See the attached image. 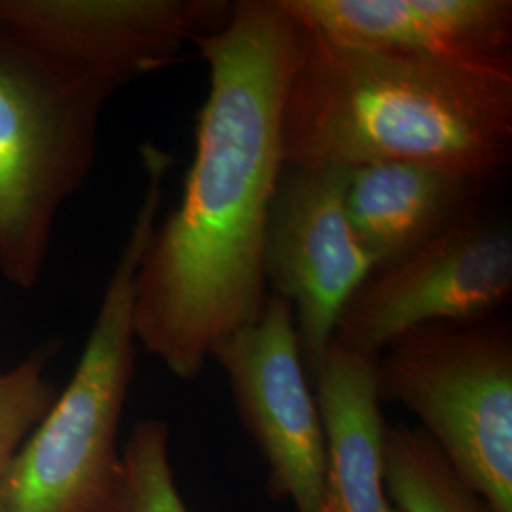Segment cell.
Returning <instances> with one entry per match:
<instances>
[{
    "label": "cell",
    "mask_w": 512,
    "mask_h": 512,
    "mask_svg": "<svg viewBox=\"0 0 512 512\" xmlns=\"http://www.w3.org/2000/svg\"><path fill=\"white\" fill-rule=\"evenodd\" d=\"M298 38L279 0H234L228 23L192 44L209 67L194 158L133 279L135 340L179 380L202 376L268 304L264 241Z\"/></svg>",
    "instance_id": "6da1fadb"
},
{
    "label": "cell",
    "mask_w": 512,
    "mask_h": 512,
    "mask_svg": "<svg viewBox=\"0 0 512 512\" xmlns=\"http://www.w3.org/2000/svg\"><path fill=\"white\" fill-rule=\"evenodd\" d=\"M281 145L285 165L412 162L492 184L512 160V61L359 50L300 29Z\"/></svg>",
    "instance_id": "7a4b0ae2"
},
{
    "label": "cell",
    "mask_w": 512,
    "mask_h": 512,
    "mask_svg": "<svg viewBox=\"0 0 512 512\" xmlns=\"http://www.w3.org/2000/svg\"><path fill=\"white\" fill-rule=\"evenodd\" d=\"M147 188L110 274L73 378L0 478V512H114L124 463L118 429L135 374L133 279L158 222L173 158L143 147Z\"/></svg>",
    "instance_id": "3957f363"
},
{
    "label": "cell",
    "mask_w": 512,
    "mask_h": 512,
    "mask_svg": "<svg viewBox=\"0 0 512 512\" xmlns=\"http://www.w3.org/2000/svg\"><path fill=\"white\" fill-rule=\"evenodd\" d=\"M112 90L0 27V275L35 289L61 207L84 186Z\"/></svg>",
    "instance_id": "277c9868"
},
{
    "label": "cell",
    "mask_w": 512,
    "mask_h": 512,
    "mask_svg": "<svg viewBox=\"0 0 512 512\" xmlns=\"http://www.w3.org/2000/svg\"><path fill=\"white\" fill-rule=\"evenodd\" d=\"M382 403L403 404L476 494L512 512L509 321L429 323L376 355Z\"/></svg>",
    "instance_id": "5b68a950"
},
{
    "label": "cell",
    "mask_w": 512,
    "mask_h": 512,
    "mask_svg": "<svg viewBox=\"0 0 512 512\" xmlns=\"http://www.w3.org/2000/svg\"><path fill=\"white\" fill-rule=\"evenodd\" d=\"M511 298V226L476 207L439 238L368 275L340 313L332 342L376 357L406 330L492 319Z\"/></svg>",
    "instance_id": "8992f818"
},
{
    "label": "cell",
    "mask_w": 512,
    "mask_h": 512,
    "mask_svg": "<svg viewBox=\"0 0 512 512\" xmlns=\"http://www.w3.org/2000/svg\"><path fill=\"white\" fill-rule=\"evenodd\" d=\"M234 0H0V27L55 65L116 93L175 65L222 29Z\"/></svg>",
    "instance_id": "52a82bcc"
},
{
    "label": "cell",
    "mask_w": 512,
    "mask_h": 512,
    "mask_svg": "<svg viewBox=\"0 0 512 512\" xmlns=\"http://www.w3.org/2000/svg\"><path fill=\"white\" fill-rule=\"evenodd\" d=\"M211 361L224 370L239 421L268 465V497L321 512L325 431L291 304L270 294L255 325L222 342Z\"/></svg>",
    "instance_id": "ba28073f"
},
{
    "label": "cell",
    "mask_w": 512,
    "mask_h": 512,
    "mask_svg": "<svg viewBox=\"0 0 512 512\" xmlns=\"http://www.w3.org/2000/svg\"><path fill=\"white\" fill-rule=\"evenodd\" d=\"M344 179V167L285 165L266 226V283L293 308L310 378L349 298L374 272L344 211Z\"/></svg>",
    "instance_id": "9c48e42d"
},
{
    "label": "cell",
    "mask_w": 512,
    "mask_h": 512,
    "mask_svg": "<svg viewBox=\"0 0 512 512\" xmlns=\"http://www.w3.org/2000/svg\"><path fill=\"white\" fill-rule=\"evenodd\" d=\"M332 44L450 61H512L511 0H279Z\"/></svg>",
    "instance_id": "30bf717a"
},
{
    "label": "cell",
    "mask_w": 512,
    "mask_h": 512,
    "mask_svg": "<svg viewBox=\"0 0 512 512\" xmlns=\"http://www.w3.org/2000/svg\"><path fill=\"white\" fill-rule=\"evenodd\" d=\"M344 169V211L374 270L439 238L480 207V196L490 186L458 171L412 162Z\"/></svg>",
    "instance_id": "8fae6325"
},
{
    "label": "cell",
    "mask_w": 512,
    "mask_h": 512,
    "mask_svg": "<svg viewBox=\"0 0 512 512\" xmlns=\"http://www.w3.org/2000/svg\"><path fill=\"white\" fill-rule=\"evenodd\" d=\"M325 431L321 512H399L385 486V431L376 357L330 342L315 372Z\"/></svg>",
    "instance_id": "7c38bea8"
},
{
    "label": "cell",
    "mask_w": 512,
    "mask_h": 512,
    "mask_svg": "<svg viewBox=\"0 0 512 512\" xmlns=\"http://www.w3.org/2000/svg\"><path fill=\"white\" fill-rule=\"evenodd\" d=\"M385 486L399 512H495L420 427L404 423H387Z\"/></svg>",
    "instance_id": "4fadbf2b"
},
{
    "label": "cell",
    "mask_w": 512,
    "mask_h": 512,
    "mask_svg": "<svg viewBox=\"0 0 512 512\" xmlns=\"http://www.w3.org/2000/svg\"><path fill=\"white\" fill-rule=\"evenodd\" d=\"M171 427L162 418L137 421L122 450L124 480L114 512H188L169 456Z\"/></svg>",
    "instance_id": "5bb4252c"
},
{
    "label": "cell",
    "mask_w": 512,
    "mask_h": 512,
    "mask_svg": "<svg viewBox=\"0 0 512 512\" xmlns=\"http://www.w3.org/2000/svg\"><path fill=\"white\" fill-rule=\"evenodd\" d=\"M61 346L59 340H46L18 365L0 370V478L59 397L48 366Z\"/></svg>",
    "instance_id": "9a60e30c"
}]
</instances>
